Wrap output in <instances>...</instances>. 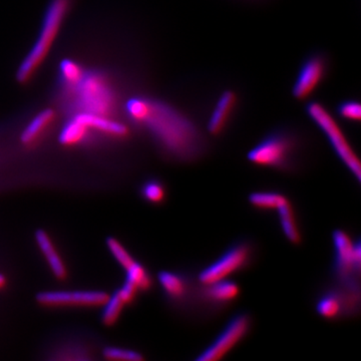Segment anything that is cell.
I'll use <instances>...</instances> for the list:
<instances>
[{
	"label": "cell",
	"mask_w": 361,
	"mask_h": 361,
	"mask_svg": "<svg viewBox=\"0 0 361 361\" xmlns=\"http://www.w3.org/2000/svg\"><path fill=\"white\" fill-rule=\"evenodd\" d=\"M140 125L145 126L161 148L177 161L194 160L203 149L193 123L167 104L149 99L148 110Z\"/></svg>",
	"instance_id": "obj_1"
},
{
	"label": "cell",
	"mask_w": 361,
	"mask_h": 361,
	"mask_svg": "<svg viewBox=\"0 0 361 361\" xmlns=\"http://www.w3.org/2000/svg\"><path fill=\"white\" fill-rule=\"evenodd\" d=\"M68 104L75 113L110 116L116 104V90L103 73L85 71L80 82L66 87Z\"/></svg>",
	"instance_id": "obj_2"
},
{
	"label": "cell",
	"mask_w": 361,
	"mask_h": 361,
	"mask_svg": "<svg viewBox=\"0 0 361 361\" xmlns=\"http://www.w3.org/2000/svg\"><path fill=\"white\" fill-rule=\"evenodd\" d=\"M68 9V0H52L45 13L39 37L18 68L16 73L18 82L30 80L42 65L56 42Z\"/></svg>",
	"instance_id": "obj_3"
},
{
	"label": "cell",
	"mask_w": 361,
	"mask_h": 361,
	"mask_svg": "<svg viewBox=\"0 0 361 361\" xmlns=\"http://www.w3.org/2000/svg\"><path fill=\"white\" fill-rule=\"evenodd\" d=\"M334 248V271L336 286L351 293L360 294L361 245L341 229L332 233Z\"/></svg>",
	"instance_id": "obj_4"
},
{
	"label": "cell",
	"mask_w": 361,
	"mask_h": 361,
	"mask_svg": "<svg viewBox=\"0 0 361 361\" xmlns=\"http://www.w3.org/2000/svg\"><path fill=\"white\" fill-rule=\"evenodd\" d=\"M307 115L311 120L316 123L318 128L322 130L323 134L327 137L332 149L338 156L339 160L344 164L351 175L361 182V168L360 159L355 155V151L342 132L338 123L336 122L334 116L330 115L329 111L317 102H311L306 106Z\"/></svg>",
	"instance_id": "obj_5"
},
{
	"label": "cell",
	"mask_w": 361,
	"mask_h": 361,
	"mask_svg": "<svg viewBox=\"0 0 361 361\" xmlns=\"http://www.w3.org/2000/svg\"><path fill=\"white\" fill-rule=\"evenodd\" d=\"M295 152V141L282 130L266 135L247 154L250 163L259 167L287 170L291 167Z\"/></svg>",
	"instance_id": "obj_6"
},
{
	"label": "cell",
	"mask_w": 361,
	"mask_h": 361,
	"mask_svg": "<svg viewBox=\"0 0 361 361\" xmlns=\"http://www.w3.org/2000/svg\"><path fill=\"white\" fill-rule=\"evenodd\" d=\"M253 257V247L248 241H239L225 250L219 258L199 272L197 279L201 285H208L228 279L231 275L245 269Z\"/></svg>",
	"instance_id": "obj_7"
},
{
	"label": "cell",
	"mask_w": 361,
	"mask_h": 361,
	"mask_svg": "<svg viewBox=\"0 0 361 361\" xmlns=\"http://www.w3.org/2000/svg\"><path fill=\"white\" fill-rule=\"evenodd\" d=\"M252 319L248 313L233 316L219 336L197 356V361H218L224 358L250 331Z\"/></svg>",
	"instance_id": "obj_8"
},
{
	"label": "cell",
	"mask_w": 361,
	"mask_h": 361,
	"mask_svg": "<svg viewBox=\"0 0 361 361\" xmlns=\"http://www.w3.org/2000/svg\"><path fill=\"white\" fill-rule=\"evenodd\" d=\"M360 294L351 293L341 287L322 292L315 304V310L320 317L336 320L360 312Z\"/></svg>",
	"instance_id": "obj_9"
},
{
	"label": "cell",
	"mask_w": 361,
	"mask_h": 361,
	"mask_svg": "<svg viewBox=\"0 0 361 361\" xmlns=\"http://www.w3.org/2000/svg\"><path fill=\"white\" fill-rule=\"evenodd\" d=\"M108 294L96 290H49L37 294V302L49 307H97L103 305Z\"/></svg>",
	"instance_id": "obj_10"
},
{
	"label": "cell",
	"mask_w": 361,
	"mask_h": 361,
	"mask_svg": "<svg viewBox=\"0 0 361 361\" xmlns=\"http://www.w3.org/2000/svg\"><path fill=\"white\" fill-rule=\"evenodd\" d=\"M326 73V61L322 54H312L305 59L299 71L292 94L297 99H305L312 94Z\"/></svg>",
	"instance_id": "obj_11"
},
{
	"label": "cell",
	"mask_w": 361,
	"mask_h": 361,
	"mask_svg": "<svg viewBox=\"0 0 361 361\" xmlns=\"http://www.w3.org/2000/svg\"><path fill=\"white\" fill-rule=\"evenodd\" d=\"M73 116L80 121L90 133L96 132L97 134L113 137H123L128 135L127 126L115 120L113 116L85 111L73 114Z\"/></svg>",
	"instance_id": "obj_12"
},
{
	"label": "cell",
	"mask_w": 361,
	"mask_h": 361,
	"mask_svg": "<svg viewBox=\"0 0 361 361\" xmlns=\"http://www.w3.org/2000/svg\"><path fill=\"white\" fill-rule=\"evenodd\" d=\"M158 281L164 293L173 303L177 305L184 304L189 298L191 285L184 273L170 270L161 271L158 274Z\"/></svg>",
	"instance_id": "obj_13"
},
{
	"label": "cell",
	"mask_w": 361,
	"mask_h": 361,
	"mask_svg": "<svg viewBox=\"0 0 361 361\" xmlns=\"http://www.w3.org/2000/svg\"><path fill=\"white\" fill-rule=\"evenodd\" d=\"M201 297L209 305L226 306L234 302L241 293V289L236 282L224 279L215 283L202 285Z\"/></svg>",
	"instance_id": "obj_14"
},
{
	"label": "cell",
	"mask_w": 361,
	"mask_h": 361,
	"mask_svg": "<svg viewBox=\"0 0 361 361\" xmlns=\"http://www.w3.org/2000/svg\"><path fill=\"white\" fill-rule=\"evenodd\" d=\"M237 104V97L232 90H226L218 99L208 121L209 133L212 135L222 134L227 127Z\"/></svg>",
	"instance_id": "obj_15"
},
{
	"label": "cell",
	"mask_w": 361,
	"mask_h": 361,
	"mask_svg": "<svg viewBox=\"0 0 361 361\" xmlns=\"http://www.w3.org/2000/svg\"><path fill=\"white\" fill-rule=\"evenodd\" d=\"M35 238L52 274L58 279H65L68 275V270H66L65 262H63L61 254L59 253L58 249L54 246L49 235L44 230H37L35 232Z\"/></svg>",
	"instance_id": "obj_16"
},
{
	"label": "cell",
	"mask_w": 361,
	"mask_h": 361,
	"mask_svg": "<svg viewBox=\"0 0 361 361\" xmlns=\"http://www.w3.org/2000/svg\"><path fill=\"white\" fill-rule=\"evenodd\" d=\"M56 111L51 109H45L33 116L32 120L26 125L20 135V141L23 145L30 146L33 142L39 141L51 127L56 120Z\"/></svg>",
	"instance_id": "obj_17"
},
{
	"label": "cell",
	"mask_w": 361,
	"mask_h": 361,
	"mask_svg": "<svg viewBox=\"0 0 361 361\" xmlns=\"http://www.w3.org/2000/svg\"><path fill=\"white\" fill-rule=\"evenodd\" d=\"M280 226L286 239L293 245H299L302 242V235L299 229L298 223L291 202L287 200L283 205L277 209Z\"/></svg>",
	"instance_id": "obj_18"
},
{
	"label": "cell",
	"mask_w": 361,
	"mask_h": 361,
	"mask_svg": "<svg viewBox=\"0 0 361 361\" xmlns=\"http://www.w3.org/2000/svg\"><path fill=\"white\" fill-rule=\"evenodd\" d=\"M90 133L75 116L63 125L59 132V141L63 146H77L87 139Z\"/></svg>",
	"instance_id": "obj_19"
},
{
	"label": "cell",
	"mask_w": 361,
	"mask_h": 361,
	"mask_svg": "<svg viewBox=\"0 0 361 361\" xmlns=\"http://www.w3.org/2000/svg\"><path fill=\"white\" fill-rule=\"evenodd\" d=\"M287 200L288 198L285 195L274 191L253 192L248 196L251 206L265 211H277Z\"/></svg>",
	"instance_id": "obj_20"
},
{
	"label": "cell",
	"mask_w": 361,
	"mask_h": 361,
	"mask_svg": "<svg viewBox=\"0 0 361 361\" xmlns=\"http://www.w3.org/2000/svg\"><path fill=\"white\" fill-rule=\"evenodd\" d=\"M126 280L134 284L139 291L149 290L153 284L149 271L137 261L126 269Z\"/></svg>",
	"instance_id": "obj_21"
},
{
	"label": "cell",
	"mask_w": 361,
	"mask_h": 361,
	"mask_svg": "<svg viewBox=\"0 0 361 361\" xmlns=\"http://www.w3.org/2000/svg\"><path fill=\"white\" fill-rule=\"evenodd\" d=\"M127 305L118 292H115L113 295H109L103 305V312H102V322L104 324L111 326L118 322L121 314H122L123 308Z\"/></svg>",
	"instance_id": "obj_22"
},
{
	"label": "cell",
	"mask_w": 361,
	"mask_h": 361,
	"mask_svg": "<svg viewBox=\"0 0 361 361\" xmlns=\"http://www.w3.org/2000/svg\"><path fill=\"white\" fill-rule=\"evenodd\" d=\"M141 193L145 201L160 205L167 198V189L161 180L151 179L142 184Z\"/></svg>",
	"instance_id": "obj_23"
},
{
	"label": "cell",
	"mask_w": 361,
	"mask_h": 361,
	"mask_svg": "<svg viewBox=\"0 0 361 361\" xmlns=\"http://www.w3.org/2000/svg\"><path fill=\"white\" fill-rule=\"evenodd\" d=\"M85 71V68L80 63L71 59H65L59 66V73L65 87L78 84L84 75Z\"/></svg>",
	"instance_id": "obj_24"
},
{
	"label": "cell",
	"mask_w": 361,
	"mask_h": 361,
	"mask_svg": "<svg viewBox=\"0 0 361 361\" xmlns=\"http://www.w3.org/2000/svg\"><path fill=\"white\" fill-rule=\"evenodd\" d=\"M103 356L106 360L114 361H142L144 356L134 349L108 346L104 348Z\"/></svg>",
	"instance_id": "obj_25"
},
{
	"label": "cell",
	"mask_w": 361,
	"mask_h": 361,
	"mask_svg": "<svg viewBox=\"0 0 361 361\" xmlns=\"http://www.w3.org/2000/svg\"><path fill=\"white\" fill-rule=\"evenodd\" d=\"M106 247H108L109 251L111 252L114 258L116 259V262L122 266L123 269H127L129 266L135 262V259L130 255L127 248L122 243H120L118 240L113 238V237L106 239Z\"/></svg>",
	"instance_id": "obj_26"
},
{
	"label": "cell",
	"mask_w": 361,
	"mask_h": 361,
	"mask_svg": "<svg viewBox=\"0 0 361 361\" xmlns=\"http://www.w3.org/2000/svg\"><path fill=\"white\" fill-rule=\"evenodd\" d=\"M338 115L349 122H360L361 118V106L358 102L344 101L337 108Z\"/></svg>",
	"instance_id": "obj_27"
},
{
	"label": "cell",
	"mask_w": 361,
	"mask_h": 361,
	"mask_svg": "<svg viewBox=\"0 0 361 361\" xmlns=\"http://www.w3.org/2000/svg\"><path fill=\"white\" fill-rule=\"evenodd\" d=\"M116 292H118L121 298L123 299V302L128 305V304H130L135 300V297H137L140 291L137 290V287H135L134 284L126 280L125 283H123L122 287L118 288Z\"/></svg>",
	"instance_id": "obj_28"
},
{
	"label": "cell",
	"mask_w": 361,
	"mask_h": 361,
	"mask_svg": "<svg viewBox=\"0 0 361 361\" xmlns=\"http://www.w3.org/2000/svg\"><path fill=\"white\" fill-rule=\"evenodd\" d=\"M6 283V277L4 276V275L0 274V288H2V287L4 286Z\"/></svg>",
	"instance_id": "obj_29"
}]
</instances>
